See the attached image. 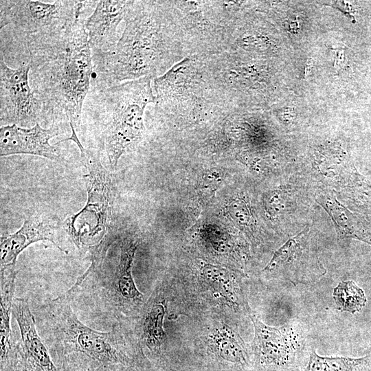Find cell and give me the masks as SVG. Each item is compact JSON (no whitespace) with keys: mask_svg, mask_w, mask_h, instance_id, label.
<instances>
[{"mask_svg":"<svg viewBox=\"0 0 371 371\" xmlns=\"http://www.w3.org/2000/svg\"><path fill=\"white\" fill-rule=\"evenodd\" d=\"M98 1L1 0L0 29L12 25L21 36L63 29L80 19Z\"/></svg>","mask_w":371,"mask_h":371,"instance_id":"9","label":"cell"},{"mask_svg":"<svg viewBox=\"0 0 371 371\" xmlns=\"http://www.w3.org/2000/svg\"><path fill=\"white\" fill-rule=\"evenodd\" d=\"M58 133V126L44 128L38 122L31 128H23L15 124L1 126L0 156L27 154L60 161L63 160L59 146L60 143L49 144V140Z\"/></svg>","mask_w":371,"mask_h":371,"instance_id":"13","label":"cell"},{"mask_svg":"<svg viewBox=\"0 0 371 371\" xmlns=\"http://www.w3.org/2000/svg\"><path fill=\"white\" fill-rule=\"evenodd\" d=\"M131 1H98L85 27L91 53L108 52L116 45L120 36L117 27L124 21Z\"/></svg>","mask_w":371,"mask_h":371,"instance_id":"16","label":"cell"},{"mask_svg":"<svg viewBox=\"0 0 371 371\" xmlns=\"http://www.w3.org/2000/svg\"><path fill=\"white\" fill-rule=\"evenodd\" d=\"M227 212L230 218L238 225L247 227L251 223V216L246 201L237 197L227 206Z\"/></svg>","mask_w":371,"mask_h":371,"instance_id":"24","label":"cell"},{"mask_svg":"<svg viewBox=\"0 0 371 371\" xmlns=\"http://www.w3.org/2000/svg\"><path fill=\"white\" fill-rule=\"evenodd\" d=\"M166 311L165 298L155 291L135 317L136 343L148 361L160 358L166 348L167 335L164 324Z\"/></svg>","mask_w":371,"mask_h":371,"instance_id":"14","label":"cell"},{"mask_svg":"<svg viewBox=\"0 0 371 371\" xmlns=\"http://www.w3.org/2000/svg\"><path fill=\"white\" fill-rule=\"evenodd\" d=\"M153 89L152 112L181 127L214 124L229 115L214 89L205 56L185 58L155 78Z\"/></svg>","mask_w":371,"mask_h":371,"instance_id":"6","label":"cell"},{"mask_svg":"<svg viewBox=\"0 0 371 371\" xmlns=\"http://www.w3.org/2000/svg\"><path fill=\"white\" fill-rule=\"evenodd\" d=\"M81 17L67 27L21 36L28 54L29 82L41 122L66 120L76 133L93 80L92 54Z\"/></svg>","mask_w":371,"mask_h":371,"instance_id":"1","label":"cell"},{"mask_svg":"<svg viewBox=\"0 0 371 371\" xmlns=\"http://www.w3.org/2000/svg\"><path fill=\"white\" fill-rule=\"evenodd\" d=\"M333 50L337 52V58H336V60H335V67H337V66H339V67H341L343 66L345 63V57H344V49H339V50H337V49H334Z\"/></svg>","mask_w":371,"mask_h":371,"instance_id":"28","label":"cell"},{"mask_svg":"<svg viewBox=\"0 0 371 371\" xmlns=\"http://www.w3.org/2000/svg\"><path fill=\"white\" fill-rule=\"evenodd\" d=\"M69 140L78 147L80 160L87 170L84 179L87 201L80 212L65 221L63 227L79 253L89 256L91 264L87 271H93L102 266L119 238L113 214L115 188L112 175L100 161L99 150L85 148L74 128L70 136L60 142Z\"/></svg>","mask_w":371,"mask_h":371,"instance_id":"5","label":"cell"},{"mask_svg":"<svg viewBox=\"0 0 371 371\" xmlns=\"http://www.w3.org/2000/svg\"><path fill=\"white\" fill-rule=\"evenodd\" d=\"M333 298L339 311L352 313L359 311L366 302L364 291L352 280L339 282L334 289Z\"/></svg>","mask_w":371,"mask_h":371,"instance_id":"22","label":"cell"},{"mask_svg":"<svg viewBox=\"0 0 371 371\" xmlns=\"http://www.w3.org/2000/svg\"><path fill=\"white\" fill-rule=\"evenodd\" d=\"M317 201L330 216L339 236L366 241L365 237L357 229L353 215L335 198L327 194H319Z\"/></svg>","mask_w":371,"mask_h":371,"instance_id":"21","label":"cell"},{"mask_svg":"<svg viewBox=\"0 0 371 371\" xmlns=\"http://www.w3.org/2000/svg\"><path fill=\"white\" fill-rule=\"evenodd\" d=\"M57 225L41 215L25 219L16 232L3 235L0 240V271L14 269L19 255L30 245L48 240L58 247Z\"/></svg>","mask_w":371,"mask_h":371,"instance_id":"17","label":"cell"},{"mask_svg":"<svg viewBox=\"0 0 371 371\" xmlns=\"http://www.w3.org/2000/svg\"><path fill=\"white\" fill-rule=\"evenodd\" d=\"M199 273L201 284L214 298L234 311L249 313L239 276L234 271L219 265L203 263Z\"/></svg>","mask_w":371,"mask_h":371,"instance_id":"18","label":"cell"},{"mask_svg":"<svg viewBox=\"0 0 371 371\" xmlns=\"http://www.w3.org/2000/svg\"><path fill=\"white\" fill-rule=\"evenodd\" d=\"M162 4L186 57L227 50L229 23L218 1H162Z\"/></svg>","mask_w":371,"mask_h":371,"instance_id":"8","label":"cell"},{"mask_svg":"<svg viewBox=\"0 0 371 371\" xmlns=\"http://www.w3.org/2000/svg\"><path fill=\"white\" fill-rule=\"evenodd\" d=\"M207 351L212 359L222 365L249 366V357L238 333L226 324L215 326L207 334Z\"/></svg>","mask_w":371,"mask_h":371,"instance_id":"20","label":"cell"},{"mask_svg":"<svg viewBox=\"0 0 371 371\" xmlns=\"http://www.w3.org/2000/svg\"><path fill=\"white\" fill-rule=\"evenodd\" d=\"M289 194L284 190H274L265 198V207L270 216H277L285 211L289 203Z\"/></svg>","mask_w":371,"mask_h":371,"instance_id":"25","label":"cell"},{"mask_svg":"<svg viewBox=\"0 0 371 371\" xmlns=\"http://www.w3.org/2000/svg\"><path fill=\"white\" fill-rule=\"evenodd\" d=\"M30 65L12 69L0 53V124L31 128L41 120L39 103L29 82Z\"/></svg>","mask_w":371,"mask_h":371,"instance_id":"10","label":"cell"},{"mask_svg":"<svg viewBox=\"0 0 371 371\" xmlns=\"http://www.w3.org/2000/svg\"><path fill=\"white\" fill-rule=\"evenodd\" d=\"M60 371H117L115 369L85 361H63L58 364Z\"/></svg>","mask_w":371,"mask_h":371,"instance_id":"26","label":"cell"},{"mask_svg":"<svg viewBox=\"0 0 371 371\" xmlns=\"http://www.w3.org/2000/svg\"><path fill=\"white\" fill-rule=\"evenodd\" d=\"M365 359L366 357L353 359L321 357L313 350L306 371H355L356 368L365 362Z\"/></svg>","mask_w":371,"mask_h":371,"instance_id":"23","label":"cell"},{"mask_svg":"<svg viewBox=\"0 0 371 371\" xmlns=\"http://www.w3.org/2000/svg\"><path fill=\"white\" fill-rule=\"evenodd\" d=\"M308 232L305 228L289 238L276 251L262 271L275 273L294 285L315 282L324 275L325 269L307 242Z\"/></svg>","mask_w":371,"mask_h":371,"instance_id":"11","label":"cell"},{"mask_svg":"<svg viewBox=\"0 0 371 371\" xmlns=\"http://www.w3.org/2000/svg\"><path fill=\"white\" fill-rule=\"evenodd\" d=\"M39 333L56 365L85 361L119 371L146 360L139 347L128 346L120 324L98 331L81 322L64 294L39 307Z\"/></svg>","mask_w":371,"mask_h":371,"instance_id":"3","label":"cell"},{"mask_svg":"<svg viewBox=\"0 0 371 371\" xmlns=\"http://www.w3.org/2000/svg\"><path fill=\"white\" fill-rule=\"evenodd\" d=\"M119 254L112 269L104 264L93 271H86L65 294L71 303L86 299L87 304L108 317L117 320L135 317L145 303L132 274L140 238L135 234L120 236L116 241Z\"/></svg>","mask_w":371,"mask_h":371,"instance_id":"7","label":"cell"},{"mask_svg":"<svg viewBox=\"0 0 371 371\" xmlns=\"http://www.w3.org/2000/svg\"><path fill=\"white\" fill-rule=\"evenodd\" d=\"M12 314L20 332L16 371H60L36 328L28 300L14 297Z\"/></svg>","mask_w":371,"mask_h":371,"instance_id":"12","label":"cell"},{"mask_svg":"<svg viewBox=\"0 0 371 371\" xmlns=\"http://www.w3.org/2000/svg\"><path fill=\"white\" fill-rule=\"evenodd\" d=\"M254 327L253 348L256 357L262 366H284L295 357L297 339L288 326L271 327L257 317L249 314Z\"/></svg>","mask_w":371,"mask_h":371,"instance_id":"15","label":"cell"},{"mask_svg":"<svg viewBox=\"0 0 371 371\" xmlns=\"http://www.w3.org/2000/svg\"><path fill=\"white\" fill-rule=\"evenodd\" d=\"M115 47L92 54L91 87L105 88L160 76L186 58L168 22L162 1H131Z\"/></svg>","mask_w":371,"mask_h":371,"instance_id":"2","label":"cell"},{"mask_svg":"<svg viewBox=\"0 0 371 371\" xmlns=\"http://www.w3.org/2000/svg\"><path fill=\"white\" fill-rule=\"evenodd\" d=\"M119 371H158L155 368L149 361L146 360L137 365L126 367L120 369Z\"/></svg>","mask_w":371,"mask_h":371,"instance_id":"27","label":"cell"},{"mask_svg":"<svg viewBox=\"0 0 371 371\" xmlns=\"http://www.w3.org/2000/svg\"><path fill=\"white\" fill-rule=\"evenodd\" d=\"M0 371H14L17 359V341L14 340L11 328L12 304L14 299L15 269L0 271Z\"/></svg>","mask_w":371,"mask_h":371,"instance_id":"19","label":"cell"},{"mask_svg":"<svg viewBox=\"0 0 371 371\" xmlns=\"http://www.w3.org/2000/svg\"><path fill=\"white\" fill-rule=\"evenodd\" d=\"M153 79L145 76L109 87H91L85 98L82 113L98 121V146L105 151L112 170L122 155L144 138L145 110L155 102Z\"/></svg>","mask_w":371,"mask_h":371,"instance_id":"4","label":"cell"}]
</instances>
